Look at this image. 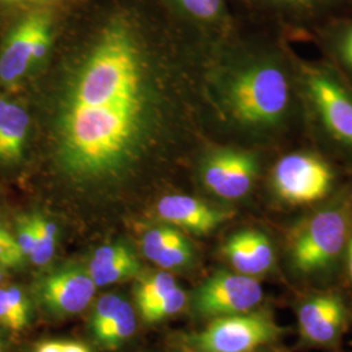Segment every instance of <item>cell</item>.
Returning <instances> with one entry per match:
<instances>
[{
	"instance_id": "6da1fadb",
	"label": "cell",
	"mask_w": 352,
	"mask_h": 352,
	"mask_svg": "<svg viewBox=\"0 0 352 352\" xmlns=\"http://www.w3.org/2000/svg\"><path fill=\"white\" fill-rule=\"evenodd\" d=\"M157 100L138 32L113 20L81 56L60 97L55 151L64 174L94 183L126 171L151 139Z\"/></svg>"
},
{
	"instance_id": "7a4b0ae2",
	"label": "cell",
	"mask_w": 352,
	"mask_h": 352,
	"mask_svg": "<svg viewBox=\"0 0 352 352\" xmlns=\"http://www.w3.org/2000/svg\"><path fill=\"white\" fill-rule=\"evenodd\" d=\"M202 75L217 124L238 145L277 153L305 141L292 43L261 29L252 39L225 41Z\"/></svg>"
},
{
	"instance_id": "3957f363",
	"label": "cell",
	"mask_w": 352,
	"mask_h": 352,
	"mask_svg": "<svg viewBox=\"0 0 352 352\" xmlns=\"http://www.w3.org/2000/svg\"><path fill=\"white\" fill-rule=\"evenodd\" d=\"M352 236V176L327 201L277 222L279 266L296 289L340 285Z\"/></svg>"
},
{
	"instance_id": "277c9868",
	"label": "cell",
	"mask_w": 352,
	"mask_h": 352,
	"mask_svg": "<svg viewBox=\"0 0 352 352\" xmlns=\"http://www.w3.org/2000/svg\"><path fill=\"white\" fill-rule=\"evenodd\" d=\"M304 138L352 173V88L324 59L298 56Z\"/></svg>"
},
{
	"instance_id": "5b68a950",
	"label": "cell",
	"mask_w": 352,
	"mask_h": 352,
	"mask_svg": "<svg viewBox=\"0 0 352 352\" xmlns=\"http://www.w3.org/2000/svg\"><path fill=\"white\" fill-rule=\"evenodd\" d=\"M351 176L304 141L272 155L260 189L267 208L289 219L327 201Z\"/></svg>"
},
{
	"instance_id": "8992f818",
	"label": "cell",
	"mask_w": 352,
	"mask_h": 352,
	"mask_svg": "<svg viewBox=\"0 0 352 352\" xmlns=\"http://www.w3.org/2000/svg\"><path fill=\"white\" fill-rule=\"evenodd\" d=\"M273 154L238 144L209 146L199 158V182L218 201H244L260 189Z\"/></svg>"
},
{
	"instance_id": "52a82bcc",
	"label": "cell",
	"mask_w": 352,
	"mask_h": 352,
	"mask_svg": "<svg viewBox=\"0 0 352 352\" xmlns=\"http://www.w3.org/2000/svg\"><path fill=\"white\" fill-rule=\"evenodd\" d=\"M298 342L302 350L334 351L352 325V294L340 285L296 289L294 302Z\"/></svg>"
},
{
	"instance_id": "ba28073f",
	"label": "cell",
	"mask_w": 352,
	"mask_h": 352,
	"mask_svg": "<svg viewBox=\"0 0 352 352\" xmlns=\"http://www.w3.org/2000/svg\"><path fill=\"white\" fill-rule=\"evenodd\" d=\"M289 333L279 325L270 308L210 320L201 331L190 336V349L199 352H256L278 344Z\"/></svg>"
},
{
	"instance_id": "9c48e42d",
	"label": "cell",
	"mask_w": 352,
	"mask_h": 352,
	"mask_svg": "<svg viewBox=\"0 0 352 352\" xmlns=\"http://www.w3.org/2000/svg\"><path fill=\"white\" fill-rule=\"evenodd\" d=\"M261 29L289 43H309L316 32L352 10V0H247Z\"/></svg>"
},
{
	"instance_id": "30bf717a",
	"label": "cell",
	"mask_w": 352,
	"mask_h": 352,
	"mask_svg": "<svg viewBox=\"0 0 352 352\" xmlns=\"http://www.w3.org/2000/svg\"><path fill=\"white\" fill-rule=\"evenodd\" d=\"M264 296L260 279L234 270H218L193 292L192 307L196 315L213 320L257 309Z\"/></svg>"
},
{
	"instance_id": "8fae6325",
	"label": "cell",
	"mask_w": 352,
	"mask_h": 352,
	"mask_svg": "<svg viewBox=\"0 0 352 352\" xmlns=\"http://www.w3.org/2000/svg\"><path fill=\"white\" fill-rule=\"evenodd\" d=\"M221 256L234 272L260 279L280 273L277 234L248 226L231 232L222 243Z\"/></svg>"
},
{
	"instance_id": "7c38bea8",
	"label": "cell",
	"mask_w": 352,
	"mask_h": 352,
	"mask_svg": "<svg viewBox=\"0 0 352 352\" xmlns=\"http://www.w3.org/2000/svg\"><path fill=\"white\" fill-rule=\"evenodd\" d=\"M47 8L24 11L7 32L0 46V87L14 89L25 81L33 68V47L38 28Z\"/></svg>"
},
{
	"instance_id": "4fadbf2b",
	"label": "cell",
	"mask_w": 352,
	"mask_h": 352,
	"mask_svg": "<svg viewBox=\"0 0 352 352\" xmlns=\"http://www.w3.org/2000/svg\"><path fill=\"white\" fill-rule=\"evenodd\" d=\"M96 283L88 270L80 266H64L45 276L38 283V298L47 311L56 316L82 312L93 300Z\"/></svg>"
},
{
	"instance_id": "5bb4252c",
	"label": "cell",
	"mask_w": 352,
	"mask_h": 352,
	"mask_svg": "<svg viewBox=\"0 0 352 352\" xmlns=\"http://www.w3.org/2000/svg\"><path fill=\"white\" fill-rule=\"evenodd\" d=\"M157 214L166 223L197 236H208L230 222L236 210L188 195H168L157 204Z\"/></svg>"
},
{
	"instance_id": "9a60e30c",
	"label": "cell",
	"mask_w": 352,
	"mask_h": 352,
	"mask_svg": "<svg viewBox=\"0 0 352 352\" xmlns=\"http://www.w3.org/2000/svg\"><path fill=\"white\" fill-rule=\"evenodd\" d=\"M30 124L25 106L0 93V167L13 168L24 162Z\"/></svg>"
},
{
	"instance_id": "2e32d148",
	"label": "cell",
	"mask_w": 352,
	"mask_h": 352,
	"mask_svg": "<svg viewBox=\"0 0 352 352\" xmlns=\"http://www.w3.org/2000/svg\"><path fill=\"white\" fill-rule=\"evenodd\" d=\"M309 43L352 88V10L320 28Z\"/></svg>"
},
{
	"instance_id": "e0dca14e",
	"label": "cell",
	"mask_w": 352,
	"mask_h": 352,
	"mask_svg": "<svg viewBox=\"0 0 352 352\" xmlns=\"http://www.w3.org/2000/svg\"><path fill=\"white\" fill-rule=\"evenodd\" d=\"M136 331V315L129 302L123 299L110 322L94 337L107 350H115L129 340Z\"/></svg>"
},
{
	"instance_id": "ac0fdd59",
	"label": "cell",
	"mask_w": 352,
	"mask_h": 352,
	"mask_svg": "<svg viewBox=\"0 0 352 352\" xmlns=\"http://www.w3.org/2000/svg\"><path fill=\"white\" fill-rule=\"evenodd\" d=\"M190 20L201 25L226 32L230 29L226 0H175Z\"/></svg>"
},
{
	"instance_id": "d6986e66",
	"label": "cell",
	"mask_w": 352,
	"mask_h": 352,
	"mask_svg": "<svg viewBox=\"0 0 352 352\" xmlns=\"http://www.w3.org/2000/svg\"><path fill=\"white\" fill-rule=\"evenodd\" d=\"M179 285L170 273H157L149 277L142 278L135 289V298L140 312L160 302L167 294L176 289Z\"/></svg>"
},
{
	"instance_id": "ffe728a7",
	"label": "cell",
	"mask_w": 352,
	"mask_h": 352,
	"mask_svg": "<svg viewBox=\"0 0 352 352\" xmlns=\"http://www.w3.org/2000/svg\"><path fill=\"white\" fill-rule=\"evenodd\" d=\"M88 272L96 286L101 287L122 282L128 278L136 277L141 272V264L133 253L111 264L88 267Z\"/></svg>"
},
{
	"instance_id": "44dd1931",
	"label": "cell",
	"mask_w": 352,
	"mask_h": 352,
	"mask_svg": "<svg viewBox=\"0 0 352 352\" xmlns=\"http://www.w3.org/2000/svg\"><path fill=\"white\" fill-rule=\"evenodd\" d=\"M36 227V245L30 254V261L37 266L49 264L55 252L58 228L50 219L41 214H32Z\"/></svg>"
},
{
	"instance_id": "7402d4cb",
	"label": "cell",
	"mask_w": 352,
	"mask_h": 352,
	"mask_svg": "<svg viewBox=\"0 0 352 352\" xmlns=\"http://www.w3.org/2000/svg\"><path fill=\"white\" fill-rule=\"evenodd\" d=\"M196 252L186 235L179 232L153 261L164 269H187L195 264Z\"/></svg>"
},
{
	"instance_id": "603a6c76",
	"label": "cell",
	"mask_w": 352,
	"mask_h": 352,
	"mask_svg": "<svg viewBox=\"0 0 352 352\" xmlns=\"http://www.w3.org/2000/svg\"><path fill=\"white\" fill-rule=\"evenodd\" d=\"M187 302H188V295H187L186 289L177 286L170 294H167L164 298H162L160 302L153 304L149 308L141 311L140 314L146 322L154 324V322H160L162 320H166L171 316L177 315L179 312H182L184 309Z\"/></svg>"
},
{
	"instance_id": "cb8c5ba5",
	"label": "cell",
	"mask_w": 352,
	"mask_h": 352,
	"mask_svg": "<svg viewBox=\"0 0 352 352\" xmlns=\"http://www.w3.org/2000/svg\"><path fill=\"white\" fill-rule=\"evenodd\" d=\"M122 302L123 298L115 294H104L97 300L90 320V330L93 337H96L110 322Z\"/></svg>"
},
{
	"instance_id": "d4e9b609",
	"label": "cell",
	"mask_w": 352,
	"mask_h": 352,
	"mask_svg": "<svg viewBox=\"0 0 352 352\" xmlns=\"http://www.w3.org/2000/svg\"><path fill=\"white\" fill-rule=\"evenodd\" d=\"M179 232L182 231L174 226L155 227L149 230L142 239V251L145 256L151 261H154L160 252L162 251L171 240L175 239Z\"/></svg>"
},
{
	"instance_id": "484cf974",
	"label": "cell",
	"mask_w": 352,
	"mask_h": 352,
	"mask_svg": "<svg viewBox=\"0 0 352 352\" xmlns=\"http://www.w3.org/2000/svg\"><path fill=\"white\" fill-rule=\"evenodd\" d=\"M24 258L25 256L20 250L16 238L0 223V264L4 267H16Z\"/></svg>"
},
{
	"instance_id": "4316f807",
	"label": "cell",
	"mask_w": 352,
	"mask_h": 352,
	"mask_svg": "<svg viewBox=\"0 0 352 352\" xmlns=\"http://www.w3.org/2000/svg\"><path fill=\"white\" fill-rule=\"evenodd\" d=\"M6 298L12 312L17 330H21L29 322V302L23 289L17 286L6 287Z\"/></svg>"
},
{
	"instance_id": "83f0119b",
	"label": "cell",
	"mask_w": 352,
	"mask_h": 352,
	"mask_svg": "<svg viewBox=\"0 0 352 352\" xmlns=\"http://www.w3.org/2000/svg\"><path fill=\"white\" fill-rule=\"evenodd\" d=\"M131 254H133V251L129 247H126V244H123V243L106 244V245L100 247L97 251L93 253L88 267L111 264V263L119 261L122 258H126V257L131 256Z\"/></svg>"
},
{
	"instance_id": "f1b7e54d",
	"label": "cell",
	"mask_w": 352,
	"mask_h": 352,
	"mask_svg": "<svg viewBox=\"0 0 352 352\" xmlns=\"http://www.w3.org/2000/svg\"><path fill=\"white\" fill-rule=\"evenodd\" d=\"M17 244L25 257H30L36 245V227L32 215H24L17 222Z\"/></svg>"
},
{
	"instance_id": "f546056e",
	"label": "cell",
	"mask_w": 352,
	"mask_h": 352,
	"mask_svg": "<svg viewBox=\"0 0 352 352\" xmlns=\"http://www.w3.org/2000/svg\"><path fill=\"white\" fill-rule=\"evenodd\" d=\"M62 0H0L1 7L14 8V10H34V8H49L51 4Z\"/></svg>"
},
{
	"instance_id": "4dcf8cb0",
	"label": "cell",
	"mask_w": 352,
	"mask_h": 352,
	"mask_svg": "<svg viewBox=\"0 0 352 352\" xmlns=\"http://www.w3.org/2000/svg\"><path fill=\"white\" fill-rule=\"evenodd\" d=\"M0 324L17 331V325L6 298V289H0Z\"/></svg>"
},
{
	"instance_id": "1f68e13d",
	"label": "cell",
	"mask_w": 352,
	"mask_h": 352,
	"mask_svg": "<svg viewBox=\"0 0 352 352\" xmlns=\"http://www.w3.org/2000/svg\"><path fill=\"white\" fill-rule=\"evenodd\" d=\"M343 277L347 279L349 286H350V292L352 294V236L350 243H349V247H347V252H346Z\"/></svg>"
},
{
	"instance_id": "d6a6232c",
	"label": "cell",
	"mask_w": 352,
	"mask_h": 352,
	"mask_svg": "<svg viewBox=\"0 0 352 352\" xmlns=\"http://www.w3.org/2000/svg\"><path fill=\"white\" fill-rule=\"evenodd\" d=\"M63 342H45L41 343L36 352H62Z\"/></svg>"
},
{
	"instance_id": "836d02e7",
	"label": "cell",
	"mask_w": 352,
	"mask_h": 352,
	"mask_svg": "<svg viewBox=\"0 0 352 352\" xmlns=\"http://www.w3.org/2000/svg\"><path fill=\"white\" fill-rule=\"evenodd\" d=\"M62 352H90L87 346L77 342H64Z\"/></svg>"
},
{
	"instance_id": "e575fe53",
	"label": "cell",
	"mask_w": 352,
	"mask_h": 352,
	"mask_svg": "<svg viewBox=\"0 0 352 352\" xmlns=\"http://www.w3.org/2000/svg\"><path fill=\"white\" fill-rule=\"evenodd\" d=\"M256 352H289L287 350H285L283 347H279L277 344V347H273V346H269V347H264V349H260L258 351Z\"/></svg>"
},
{
	"instance_id": "d590c367",
	"label": "cell",
	"mask_w": 352,
	"mask_h": 352,
	"mask_svg": "<svg viewBox=\"0 0 352 352\" xmlns=\"http://www.w3.org/2000/svg\"><path fill=\"white\" fill-rule=\"evenodd\" d=\"M182 352H199L196 351V350H193V349H190V347H186V349H183Z\"/></svg>"
},
{
	"instance_id": "8d00e7d4",
	"label": "cell",
	"mask_w": 352,
	"mask_h": 352,
	"mask_svg": "<svg viewBox=\"0 0 352 352\" xmlns=\"http://www.w3.org/2000/svg\"><path fill=\"white\" fill-rule=\"evenodd\" d=\"M3 277H4V273H3V270L0 269V283H1V280H3Z\"/></svg>"
},
{
	"instance_id": "74e56055",
	"label": "cell",
	"mask_w": 352,
	"mask_h": 352,
	"mask_svg": "<svg viewBox=\"0 0 352 352\" xmlns=\"http://www.w3.org/2000/svg\"><path fill=\"white\" fill-rule=\"evenodd\" d=\"M329 352H352V351H342L340 349H338V350H334V351H329Z\"/></svg>"
},
{
	"instance_id": "f35d334b",
	"label": "cell",
	"mask_w": 352,
	"mask_h": 352,
	"mask_svg": "<svg viewBox=\"0 0 352 352\" xmlns=\"http://www.w3.org/2000/svg\"><path fill=\"white\" fill-rule=\"evenodd\" d=\"M3 351V346H1V342H0V352Z\"/></svg>"
},
{
	"instance_id": "ab89813d",
	"label": "cell",
	"mask_w": 352,
	"mask_h": 352,
	"mask_svg": "<svg viewBox=\"0 0 352 352\" xmlns=\"http://www.w3.org/2000/svg\"><path fill=\"white\" fill-rule=\"evenodd\" d=\"M3 267H4V266H3V265L0 264V269H3Z\"/></svg>"
}]
</instances>
